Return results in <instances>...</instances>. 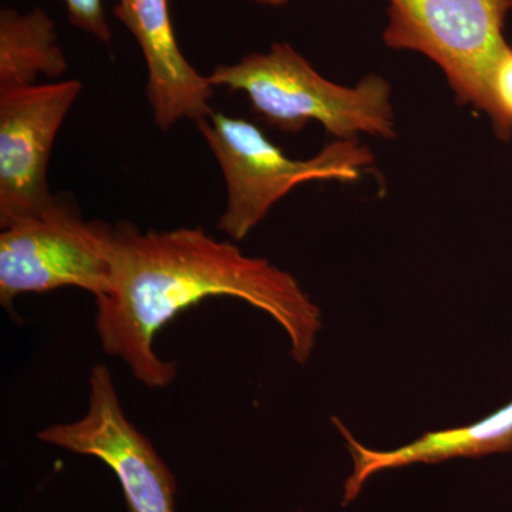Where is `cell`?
<instances>
[{"label":"cell","instance_id":"cell-9","mask_svg":"<svg viewBox=\"0 0 512 512\" xmlns=\"http://www.w3.org/2000/svg\"><path fill=\"white\" fill-rule=\"evenodd\" d=\"M332 423L345 440L353 461L352 474L343 487V505L353 503L367 481L382 471L512 451V402L474 424L427 431L419 439L394 450L366 447L355 439L342 421L332 417Z\"/></svg>","mask_w":512,"mask_h":512},{"label":"cell","instance_id":"cell-6","mask_svg":"<svg viewBox=\"0 0 512 512\" xmlns=\"http://www.w3.org/2000/svg\"><path fill=\"white\" fill-rule=\"evenodd\" d=\"M89 382V409L82 419L52 424L37 439L103 461L119 480L128 512H175V477L127 419L109 367L94 366Z\"/></svg>","mask_w":512,"mask_h":512},{"label":"cell","instance_id":"cell-5","mask_svg":"<svg viewBox=\"0 0 512 512\" xmlns=\"http://www.w3.org/2000/svg\"><path fill=\"white\" fill-rule=\"evenodd\" d=\"M114 225L86 221L62 197L40 214L2 229L0 302L6 309L25 293L79 288L107 295L114 278Z\"/></svg>","mask_w":512,"mask_h":512},{"label":"cell","instance_id":"cell-14","mask_svg":"<svg viewBox=\"0 0 512 512\" xmlns=\"http://www.w3.org/2000/svg\"><path fill=\"white\" fill-rule=\"evenodd\" d=\"M507 3L508 9L512 10V0H504Z\"/></svg>","mask_w":512,"mask_h":512},{"label":"cell","instance_id":"cell-2","mask_svg":"<svg viewBox=\"0 0 512 512\" xmlns=\"http://www.w3.org/2000/svg\"><path fill=\"white\" fill-rule=\"evenodd\" d=\"M208 80L215 89L247 94L261 119L285 133L315 121L336 140L397 136L392 87L384 77L369 74L352 87L330 82L289 43L218 64Z\"/></svg>","mask_w":512,"mask_h":512},{"label":"cell","instance_id":"cell-7","mask_svg":"<svg viewBox=\"0 0 512 512\" xmlns=\"http://www.w3.org/2000/svg\"><path fill=\"white\" fill-rule=\"evenodd\" d=\"M82 90V82L72 79L0 92V228L55 202L47 170L57 134Z\"/></svg>","mask_w":512,"mask_h":512},{"label":"cell","instance_id":"cell-12","mask_svg":"<svg viewBox=\"0 0 512 512\" xmlns=\"http://www.w3.org/2000/svg\"><path fill=\"white\" fill-rule=\"evenodd\" d=\"M70 23L94 39L110 45L111 30L103 0H63Z\"/></svg>","mask_w":512,"mask_h":512},{"label":"cell","instance_id":"cell-11","mask_svg":"<svg viewBox=\"0 0 512 512\" xmlns=\"http://www.w3.org/2000/svg\"><path fill=\"white\" fill-rule=\"evenodd\" d=\"M495 116L493 127L498 138L507 140L512 134V49L501 59L493 79Z\"/></svg>","mask_w":512,"mask_h":512},{"label":"cell","instance_id":"cell-13","mask_svg":"<svg viewBox=\"0 0 512 512\" xmlns=\"http://www.w3.org/2000/svg\"><path fill=\"white\" fill-rule=\"evenodd\" d=\"M249 2L259 6H269V8H281V6H285L289 0H249Z\"/></svg>","mask_w":512,"mask_h":512},{"label":"cell","instance_id":"cell-10","mask_svg":"<svg viewBox=\"0 0 512 512\" xmlns=\"http://www.w3.org/2000/svg\"><path fill=\"white\" fill-rule=\"evenodd\" d=\"M67 69L55 22L45 10H0V92L35 86L40 76L60 79Z\"/></svg>","mask_w":512,"mask_h":512},{"label":"cell","instance_id":"cell-8","mask_svg":"<svg viewBox=\"0 0 512 512\" xmlns=\"http://www.w3.org/2000/svg\"><path fill=\"white\" fill-rule=\"evenodd\" d=\"M113 13L143 53L147 99L156 126L167 131L180 121L197 123L211 116L215 87L178 45L168 0H117Z\"/></svg>","mask_w":512,"mask_h":512},{"label":"cell","instance_id":"cell-1","mask_svg":"<svg viewBox=\"0 0 512 512\" xmlns=\"http://www.w3.org/2000/svg\"><path fill=\"white\" fill-rule=\"evenodd\" d=\"M114 278L96 298L101 348L126 363L148 389L174 382L177 365L157 355L165 325L205 299L232 298L265 312L285 330L291 356L305 365L322 329V312L298 279L265 258L245 255L204 228L141 231L114 225Z\"/></svg>","mask_w":512,"mask_h":512},{"label":"cell","instance_id":"cell-3","mask_svg":"<svg viewBox=\"0 0 512 512\" xmlns=\"http://www.w3.org/2000/svg\"><path fill=\"white\" fill-rule=\"evenodd\" d=\"M195 124L224 175L227 207L218 229L234 242L247 238L298 185L326 180L350 183L375 164L372 151L357 138L333 141L316 156L296 160L251 121L214 111Z\"/></svg>","mask_w":512,"mask_h":512},{"label":"cell","instance_id":"cell-4","mask_svg":"<svg viewBox=\"0 0 512 512\" xmlns=\"http://www.w3.org/2000/svg\"><path fill=\"white\" fill-rule=\"evenodd\" d=\"M504 0H389L384 45L426 56L458 103L495 116L493 79L507 55Z\"/></svg>","mask_w":512,"mask_h":512}]
</instances>
